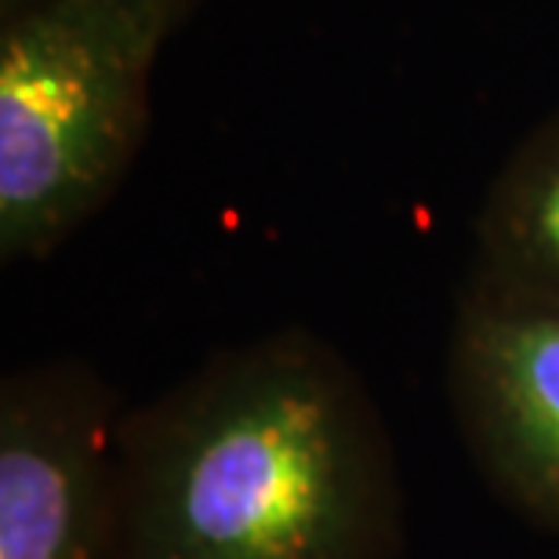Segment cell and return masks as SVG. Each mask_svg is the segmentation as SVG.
I'll return each mask as SVG.
<instances>
[{
	"instance_id": "1",
	"label": "cell",
	"mask_w": 559,
	"mask_h": 559,
	"mask_svg": "<svg viewBox=\"0 0 559 559\" xmlns=\"http://www.w3.org/2000/svg\"><path fill=\"white\" fill-rule=\"evenodd\" d=\"M400 542L382 411L317 334L211 356L124 418L114 559H396Z\"/></svg>"
},
{
	"instance_id": "2",
	"label": "cell",
	"mask_w": 559,
	"mask_h": 559,
	"mask_svg": "<svg viewBox=\"0 0 559 559\" xmlns=\"http://www.w3.org/2000/svg\"><path fill=\"white\" fill-rule=\"evenodd\" d=\"M178 26L142 0H4L0 259H48L103 211L150 128Z\"/></svg>"
},
{
	"instance_id": "4",
	"label": "cell",
	"mask_w": 559,
	"mask_h": 559,
	"mask_svg": "<svg viewBox=\"0 0 559 559\" xmlns=\"http://www.w3.org/2000/svg\"><path fill=\"white\" fill-rule=\"evenodd\" d=\"M447 393L487 484L559 534V309L468 284L451 323Z\"/></svg>"
},
{
	"instance_id": "6",
	"label": "cell",
	"mask_w": 559,
	"mask_h": 559,
	"mask_svg": "<svg viewBox=\"0 0 559 559\" xmlns=\"http://www.w3.org/2000/svg\"><path fill=\"white\" fill-rule=\"evenodd\" d=\"M142 4L156 8V11H160V15L171 19L175 26H182V19L189 15V11L197 8V0H142Z\"/></svg>"
},
{
	"instance_id": "5",
	"label": "cell",
	"mask_w": 559,
	"mask_h": 559,
	"mask_svg": "<svg viewBox=\"0 0 559 559\" xmlns=\"http://www.w3.org/2000/svg\"><path fill=\"white\" fill-rule=\"evenodd\" d=\"M468 284L559 309V106L520 139L490 182Z\"/></svg>"
},
{
	"instance_id": "3",
	"label": "cell",
	"mask_w": 559,
	"mask_h": 559,
	"mask_svg": "<svg viewBox=\"0 0 559 559\" xmlns=\"http://www.w3.org/2000/svg\"><path fill=\"white\" fill-rule=\"evenodd\" d=\"M114 393L81 364H37L0 389V559H114Z\"/></svg>"
}]
</instances>
